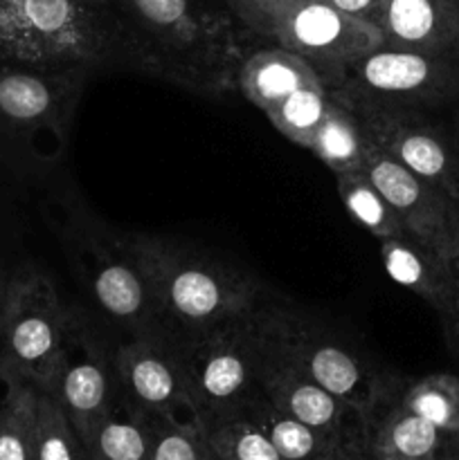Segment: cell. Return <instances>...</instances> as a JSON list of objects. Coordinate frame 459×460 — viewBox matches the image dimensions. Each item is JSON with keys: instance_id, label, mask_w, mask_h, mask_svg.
<instances>
[{"instance_id": "1", "label": "cell", "mask_w": 459, "mask_h": 460, "mask_svg": "<svg viewBox=\"0 0 459 460\" xmlns=\"http://www.w3.org/2000/svg\"><path fill=\"white\" fill-rule=\"evenodd\" d=\"M144 274L158 328L171 340L196 335L259 308L261 286L234 265L148 234H126Z\"/></svg>"}, {"instance_id": "2", "label": "cell", "mask_w": 459, "mask_h": 460, "mask_svg": "<svg viewBox=\"0 0 459 460\" xmlns=\"http://www.w3.org/2000/svg\"><path fill=\"white\" fill-rule=\"evenodd\" d=\"M133 52L153 75L201 94H223L246 61L232 21L192 0H129Z\"/></svg>"}, {"instance_id": "3", "label": "cell", "mask_w": 459, "mask_h": 460, "mask_svg": "<svg viewBox=\"0 0 459 460\" xmlns=\"http://www.w3.org/2000/svg\"><path fill=\"white\" fill-rule=\"evenodd\" d=\"M259 323L264 340L286 362L367 418L400 391L394 380L372 371L363 358L338 341V337L324 332L302 314L288 313L279 305H266L264 301Z\"/></svg>"}, {"instance_id": "4", "label": "cell", "mask_w": 459, "mask_h": 460, "mask_svg": "<svg viewBox=\"0 0 459 460\" xmlns=\"http://www.w3.org/2000/svg\"><path fill=\"white\" fill-rule=\"evenodd\" d=\"M259 308L174 340L198 422L234 411L259 394Z\"/></svg>"}, {"instance_id": "5", "label": "cell", "mask_w": 459, "mask_h": 460, "mask_svg": "<svg viewBox=\"0 0 459 460\" xmlns=\"http://www.w3.org/2000/svg\"><path fill=\"white\" fill-rule=\"evenodd\" d=\"M346 106H435L459 93V58L381 45L324 84Z\"/></svg>"}, {"instance_id": "6", "label": "cell", "mask_w": 459, "mask_h": 460, "mask_svg": "<svg viewBox=\"0 0 459 460\" xmlns=\"http://www.w3.org/2000/svg\"><path fill=\"white\" fill-rule=\"evenodd\" d=\"M79 322L52 279L36 270L18 274L9 281L0 317V364L43 389Z\"/></svg>"}, {"instance_id": "7", "label": "cell", "mask_w": 459, "mask_h": 460, "mask_svg": "<svg viewBox=\"0 0 459 460\" xmlns=\"http://www.w3.org/2000/svg\"><path fill=\"white\" fill-rule=\"evenodd\" d=\"M68 236L97 304L138 335L160 332L151 292L126 234H112L76 216L75 223L68 225Z\"/></svg>"}, {"instance_id": "8", "label": "cell", "mask_w": 459, "mask_h": 460, "mask_svg": "<svg viewBox=\"0 0 459 460\" xmlns=\"http://www.w3.org/2000/svg\"><path fill=\"white\" fill-rule=\"evenodd\" d=\"M88 67L93 66H0V124L16 133L43 135L61 148Z\"/></svg>"}, {"instance_id": "9", "label": "cell", "mask_w": 459, "mask_h": 460, "mask_svg": "<svg viewBox=\"0 0 459 460\" xmlns=\"http://www.w3.org/2000/svg\"><path fill=\"white\" fill-rule=\"evenodd\" d=\"M273 39L315 67L322 84L349 63L385 45L381 30L324 0H295L279 18Z\"/></svg>"}, {"instance_id": "10", "label": "cell", "mask_w": 459, "mask_h": 460, "mask_svg": "<svg viewBox=\"0 0 459 460\" xmlns=\"http://www.w3.org/2000/svg\"><path fill=\"white\" fill-rule=\"evenodd\" d=\"M340 102V99H338ZM374 151L459 200V148L430 119L410 108L349 106Z\"/></svg>"}, {"instance_id": "11", "label": "cell", "mask_w": 459, "mask_h": 460, "mask_svg": "<svg viewBox=\"0 0 459 460\" xmlns=\"http://www.w3.org/2000/svg\"><path fill=\"white\" fill-rule=\"evenodd\" d=\"M122 400L144 416L176 422H198L183 362L171 337L142 332L112 355Z\"/></svg>"}, {"instance_id": "12", "label": "cell", "mask_w": 459, "mask_h": 460, "mask_svg": "<svg viewBox=\"0 0 459 460\" xmlns=\"http://www.w3.org/2000/svg\"><path fill=\"white\" fill-rule=\"evenodd\" d=\"M259 391L286 416L322 431L324 436L356 452L367 454L369 418L297 371L264 340V335L259 355Z\"/></svg>"}, {"instance_id": "13", "label": "cell", "mask_w": 459, "mask_h": 460, "mask_svg": "<svg viewBox=\"0 0 459 460\" xmlns=\"http://www.w3.org/2000/svg\"><path fill=\"white\" fill-rule=\"evenodd\" d=\"M363 171L399 216L405 236L446 261L459 254V200L372 146Z\"/></svg>"}, {"instance_id": "14", "label": "cell", "mask_w": 459, "mask_h": 460, "mask_svg": "<svg viewBox=\"0 0 459 460\" xmlns=\"http://www.w3.org/2000/svg\"><path fill=\"white\" fill-rule=\"evenodd\" d=\"M40 391L57 400L81 440L88 438L90 431L120 404L122 394L112 358H108L102 341L84 322L72 331L48 385Z\"/></svg>"}, {"instance_id": "15", "label": "cell", "mask_w": 459, "mask_h": 460, "mask_svg": "<svg viewBox=\"0 0 459 460\" xmlns=\"http://www.w3.org/2000/svg\"><path fill=\"white\" fill-rule=\"evenodd\" d=\"M43 66H94L115 49L104 4L86 0H22Z\"/></svg>"}, {"instance_id": "16", "label": "cell", "mask_w": 459, "mask_h": 460, "mask_svg": "<svg viewBox=\"0 0 459 460\" xmlns=\"http://www.w3.org/2000/svg\"><path fill=\"white\" fill-rule=\"evenodd\" d=\"M369 460H459V431L444 429L387 400L372 418L367 434Z\"/></svg>"}, {"instance_id": "17", "label": "cell", "mask_w": 459, "mask_h": 460, "mask_svg": "<svg viewBox=\"0 0 459 460\" xmlns=\"http://www.w3.org/2000/svg\"><path fill=\"white\" fill-rule=\"evenodd\" d=\"M374 25L392 48L454 54L459 0H381Z\"/></svg>"}, {"instance_id": "18", "label": "cell", "mask_w": 459, "mask_h": 460, "mask_svg": "<svg viewBox=\"0 0 459 460\" xmlns=\"http://www.w3.org/2000/svg\"><path fill=\"white\" fill-rule=\"evenodd\" d=\"M381 261L392 281L421 296L444 319L459 323L457 296L448 261L408 236L381 241Z\"/></svg>"}, {"instance_id": "19", "label": "cell", "mask_w": 459, "mask_h": 460, "mask_svg": "<svg viewBox=\"0 0 459 460\" xmlns=\"http://www.w3.org/2000/svg\"><path fill=\"white\" fill-rule=\"evenodd\" d=\"M318 84H322V79L315 67L300 54L282 45L259 49L246 57L237 76V85L241 88L243 97L255 103L261 112L273 108L295 90Z\"/></svg>"}, {"instance_id": "20", "label": "cell", "mask_w": 459, "mask_h": 460, "mask_svg": "<svg viewBox=\"0 0 459 460\" xmlns=\"http://www.w3.org/2000/svg\"><path fill=\"white\" fill-rule=\"evenodd\" d=\"M246 409L268 434L284 460H369L367 454L340 445L322 431L274 409L261 391L248 400Z\"/></svg>"}, {"instance_id": "21", "label": "cell", "mask_w": 459, "mask_h": 460, "mask_svg": "<svg viewBox=\"0 0 459 460\" xmlns=\"http://www.w3.org/2000/svg\"><path fill=\"white\" fill-rule=\"evenodd\" d=\"M309 151H313L315 157L333 175L363 171L364 160H367L369 144L360 128L358 117L346 103L338 102L331 94H328L327 115H324Z\"/></svg>"}, {"instance_id": "22", "label": "cell", "mask_w": 459, "mask_h": 460, "mask_svg": "<svg viewBox=\"0 0 459 460\" xmlns=\"http://www.w3.org/2000/svg\"><path fill=\"white\" fill-rule=\"evenodd\" d=\"M84 443L88 460H151L153 418L120 400Z\"/></svg>"}, {"instance_id": "23", "label": "cell", "mask_w": 459, "mask_h": 460, "mask_svg": "<svg viewBox=\"0 0 459 460\" xmlns=\"http://www.w3.org/2000/svg\"><path fill=\"white\" fill-rule=\"evenodd\" d=\"M219 460H284L246 404L201 422Z\"/></svg>"}, {"instance_id": "24", "label": "cell", "mask_w": 459, "mask_h": 460, "mask_svg": "<svg viewBox=\"0 0 459 460\" xmlns=\"http://www.w3.org/2000/svg\"><path fill=\"white\" fill-rule=\"evenodd\" d=\"M39 386L14 377L0 418V460H32L39 420Z\"/></svg>"}, {"instance_id": "25", "label": "cell", "mask_w": 459, "mask_h": 460, "mask_svg": "<svg viewBox=\"0 0 459 460\" xmlns=\"http://www.w3.org/2000/svg\"><path fill=\"white\" fill-rule=\"evenodd\" d=\"M336 184L340 200L345 202L351 218L363 225L372 236H376L378 241L405 236L399 216L394 214L390 202L385 200V196L378 191V187L367 178L364 171L336 175Z\"/></svg>"}, {"instance_id": "26", "label": "cell", "mask_w": 459, "mask_h": 460, "mask_svg": "<svg viewBox=\"0 0 459 460\" xmlns=\"http://www.w3.org/2000/svg\"><path fill=\"white\" fill-rule=\"evenodd\" d=\"M328 108V93L324 84L295 90L264 112L270 124L286 139L302 148H310L315 133Z\"/></svg>"}, {"instance_id": "27", "label": "cell", "mask_w": 459, "mask_h": 460, "mask_svg": "<svg viewBox=\"0 0 459 460\" xmlns=\"http://www.w3.org/2000/svg\"><path fill=\"white\" fill-rule=\"evenodd\" d=\"M399 402L444 429L459 431V377L453 373H432L400 386Z\"/></svg>"}, {"instance_id": "28", "label": "cell", "mask_w": 459, "mask_h": 460, "mask_svg": "<svg viewBox=\"0 0 459 460\" xmlns=\"http://www.w3.org/2000/svg\"><path fill=\"white\" fill-rule=\"evenodd\" d=\"M32 460H88L86 443L57 400L39 391V420Z\"/></svg>"}, {"instance_id": "29", "label": "cell", "mask_w": 459, "mask_h": 460, "mask_svg": "<svg viewBox=\"0 0 459 460\" xmlns=\"http://www.w3.org/2000/svg\"><path fill=\"white\" fill-rule=\"evenodd\" d=\"M153 418L151 460H219L201 425Z\"/></svg>"}, {"instance_id": "30", "label": "cell", "mask_w": 459, "mask_h": 460, "mask_svg": "<svg viewBox=\"0 0 459 460\" xmlns=\"http://www.w3.org/2000/svg\"><path fill=\"white\" fill-rule=\"evenodd\" d=\"M0 58L4 63L43 66L27 25L22 0H0Z\"/></svg>"}, {"instance_id": "31", "label": "cell", "mask_w": 459, "mask_h": 460, "mask_svg": "<svg viewBox=\"0 0 459 460\" xmlns=\"http://www.w3.org/2000/svg\"><path fill=\"white\" fill-rule=\"evenodd\" d=\"M295 0H230L237 16L250 27L255 34L273 39L279 18L288 12Z\"/></svg>"}, {"instance_id": "32", "label": "cell", "mask_w": 459, "mask_h": 460, "mask_svg": "<svg viewBox=\"0 0 459 460\" xmlns=\"http://www.w3.org/2000/svg\"><path fill=\"white\" fill-rule=\"evenodd\" d=\"M324 3L333 4L340 12L351 13V16L364 18L369 22L376 21L378 7H381V0H324Z\"/></svg>"}, {"instance_id": "33", "label": "cell", "mask_w": 459, "mask_h": 460, "mask_svg": "<svg viewBox=\"0 0 459 460\" xmlns=\"http://www.w3.org/2000/svg\"><path fill=\"white\" fill-rule=\"evenodd\" d=\"M14 373L7 371V368L0 364V418H3V409H4V400H7V394H9V386H12L14 382Z\"/></svg>"}, {"instance_id": "34", "label": "cell", "mask_w": 459, "mask_h": 460, "mask_svg": "<svg viewBox=\"0 0 459 460\" xmlns=\"http://www.w3.org/2000/svg\"><path fill=\"white\" fill-rule=\"evenodd\" d=\"M450 272H453V283H454V296H457V308H459V254L454 259L448 261Z\"/></svg>"}, {"instance_id": "35", "label": "cell", "mask_w": 459, "mask_h": 460, "mask_svg": "<svg viewBox=\"0 0 459 460\" xmlns=\"http://www.w3.org/2000/svg\"><path fill=\"white\" fill-rule=\"evenodd\" d=\"M7 290H9V281L0 279V317H3V308H4V299H7Z\"/></svg>"}, {"instance_id": "36", "label": "cell", "mask_w": 459, "mask_h": 460, "mask_svg": "<svg viewBox=\"0 0 459 460\" xmlns=\"http://www.w3.org/2000/svg\"><path fill=\"white\" fill-rule=\"evenodd\" d=\"M86 3H94V4H104L106 0H86Z\"/></svg>"}, {"instance_id": "37", "label": "cell", "mask_w": 459, "mask_h": 460, "mask_svg": "<svg viewBox=\"0 0 459 460\" xmlns=\"http://www.w3.org/2000/svg\"><path fill=\"white\" fill-rule=\"evenodd\" d=\"M454 57L459 58V40H457V45H454Z\"/></svg>"}, {"instance_id": "38", "label": "cell", "mask_w": 459, "mask_h": 460, "mask_svg": "<svg viewBox=\"0 0 459 460\" xmlns=\"http://www.w3.org/2000/svg\"><path fill=\"white\" fill-rule=\"evenodd\" d=\"M457 148H459V139H457Z\"/></svg>"}]
</instances>
